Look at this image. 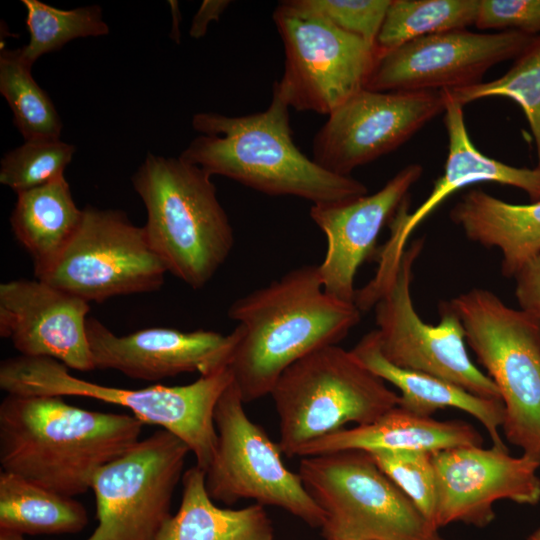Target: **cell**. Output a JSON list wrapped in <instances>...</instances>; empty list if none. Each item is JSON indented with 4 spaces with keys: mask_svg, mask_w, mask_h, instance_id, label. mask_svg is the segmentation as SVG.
<instances>
[{
    "mask_svg": "<svg viewBox=\"0 0 540 540\" xmlns=\"http://www.w3.org/2000/svg\"><path fill=\"white\" fill-rule=\"evenodd\" d=\"M0 540H26V539L24 537V534L18 531L0 527Z\"/></svg>",
    "mask_w": 540,
    "mask_h": 540,
    "instance_id": "8d00e7d4",
    "label": "cell"
},
{
    "mask_svg": "<svg viewBox=\"0 0 540 540\" xmlns=\"http://www.w3.org/2000/svg\"><path fill=\"white\" fill-rule=\"evenodd\" d=\"M422 173L421 165L410 164L374 194L311 206L309 215L327 239L325 258L318 265L326 293L354 303L358 268L373 251L383 227L409 199V190Z\"/></svg>",
    "mask_w": 540,
    "mask_h": 540,
    "instance_id": "d6986e66",
    "label": "cell"
},
{
    "mask_svg": "<svg viewBox=\"0 0 540 540\" xmlns=\"http://www.w3.org/2000/svg\"><path fill=\"white\" fill-rule=\"evenodd\" d=\"M244 404L232 381L215 406L217 447L205 472L210 497L229 505L253 499L256 504L280 507L310 526L321 528V509L298 473L284 465L279 445L248 417Z\"/></svg>",
    "mask_w": 540,
    "mask_h": 540,
    "instance_id": "8fae6325",
    "label": "cell"
},
{
    "mask_svg": "<svg viewBox=\"0 0 540 540\" xmlns=\"http://www.w3.org/2000/svg\"><path fill=\"white\" fill-rule=\"evenodd\" d=\"M360 317L355 303L325 292L318 265L292 269L235 300L228 318L238 322L242 335L228 367L243 402L270 394L286 368L337 345Z\"/></svg>",
    "mask_w": 540,
    "mask_h": 540,
    "instance_id": "7a4b0ae2",
    "label": "cell"
},
{
    "mask_svg": "<svg viewBox=\"0 0 540 540\" xmlns=\"http://www.w3.org/2000/svg\"><path fill=\"white\" fill-rule=\"evenodd\" d=\"M68 369L49 357H10L0 364V388L6 394L86 397L129 409L143 424L160 426L184 441L196 466L207 471L217 447L215 406L233 381L229 367L186 385L139 389L90 382Z\"/></svg>",
    "mask_w": 540,
    "mask_h": 540,
    "instance_id": "5b68a950",
    "label": "cell"
},
{
    "mask_svg": "<svg viewBox=\"0 0 540 540\" xmlns=\"http://www.w3.org/2000/svg\"><path fill=\"white\" fill-rule=\"evenodd\" d=\"M380 469L434 525L437 483L432 453L420 450L369 452Z\"/></svg>",
    "mask_w": 540,
    "mask_h": 540,
    "instance_id": "1f68e13d",
    "label": "cell"
},
{
    "mask_svg": "<svg viewBox=\"0 0 540 540\" xmlns=\"http://www.w3.org/2000/svg\"><path fill=\"white\" fill-rule=\"evenodd\" d=\"M532 37L519 31L467 29L424 36L384 53L365 89L442 91L473 86L492 66L515 59Z\"/></svg>",
    "mask_w": 540,
    "mask_h": 540,
    "instance_id": "9a60e30c",
    "label": "cell"
},
{
    "mask_svg": "<svg viewBox=\"0 0 540 540\" xmlns=\"http://www.w3.org/2000/svg\"><path fill=\"white\" fill-rule=\"evenodd\" d=\"M462 106L482 98L501 96L522 108L530 126L540 169V33L533 36L511 68L497 79L446 90Z\"/></svg>",
    "mask_w": 540,
    "mask_h": 540,
    "instance_id": "f546056e",
    "label": "cell"
},
{
    "mask_svg": "<svg viewBox=\"0 0 540 540\" xmlns=\"http://www.w3.org/2000/svg\"><path fill=\"white\" fill-rule=\"evenodd\" d=\"M351 352L370 371L399 389L400 407L426 417L445 408L459 409L484 426L493 446L507 448L499 434L504 421L501 399L480 397L441 378L395 366L382 355L376 330L364 335Z\"/></svg>",
    "mask_w": 540,
    "mask_h": 540,
    "instance_id": "7402d4cb",
    "label": "cell"
},
{
    "mask_svg": "<svg viewBox=\"0 0 540 540\" xmlns=\"http://www.w3.org/2000/svg\"><path fill=\"white\" fill-rule=\"evenodd\" d=\"M445 105L443 91L363 89L328 115L314 137L312 159L334 174L350 176L403 145Z\"/></svg>",
    "mask_w": 540,
    "mask_h": 540,
    "instance_id": "5bb4252c",
    "label": "cell"
},
{
    "mask_svg": "<svg viewBox=\"0 0 540 540\" xmlns=\"http://www.w3.org/2000/svg\"><path fill=\"white\" fill-rule=\"evenodd\" d=\"M424 247L416 239L403 252L380 259L371 282L356 291L354 303L363 312L374 306L382 355L403 369L426 373L484 398L501 399L492 379L471 361L465 332L447 302L440 304V322H424L413 306V266Z\"/></svg>",
    "mask_w": 540,
    "mask_h": 540,
    "instance_id": "8992f818",
    "label": "cell"
},
{
    "mask_svg": "<svg viewBox=\"0 0 540 540\" xmlns=\"http://www.w3.org/2000/svg\"><path fill=\"white\" fill-rule=\"evenodd\" d=\"M514 279L520 310L540 324V255L526 263Z\"/></svg>",
    "mask_w": 540,
    "mask_h": 540,
    "instance_id": "e575fe53",
    "label": "cell"
},
{
    "mask_svg": "<svg viewBox=\"0 0 540 540\" xmlns=\"http://www.w3.org/2000/svg\"><path fill=\"white\" fill-rule=\"evenodd\" d=\"M437 483L434 526L452 523L477 528L495 519L498 500L536 505L540 501V464L507 448L457 447L432 453Z\"/></svg>",
    "mask_w": 540,
    "mask_h": 540,
    "instance_id": "2e32d148",
    "label": "cell"
},
{
    "mask_svg": "<svg viewBox=\"0 0 540 540\" xmlns=\"http://www.w3.org/2000/svg\"><path fill=\"white\" fill-rule=\"evenodd\" d=\"M483 436L463 420H437L399 405L372 423L343 428L304 446L300 457L342 450H420L435 453L457 447L482 446Z\"/></svg>",
    "mask_w": 540,
    "mask_h": 540,
    "instance_id": "44dd1931",
    "label": "cell"
},
{
    "mask_svg": "<svg viewBox=\"0 0 540 540\" xmlns=\"http://www.w3.org/2000/svg\"><path fill=\"white\" fill-rule=\"evenodd\" d=\"M22 4L27 11L30 37L28 43L18 49L31 66L42 55L59 50L71 40L109 33L98 5L63 10L39 0H22Z\"/></svg>",
    "mask_w": 540,
    "mask_h": 540,
    "instance_id": "f1b7e54d",
    "label": "cell"
},
{
    "mask_svg": "<svg viewBox=\"0 0 540 540\" xmlns=\"http://www.w3.org/2000/svg\"><path fill=\"white\" fill-rule=\"evenodd\" d=\"M32 66L19 49L0 54V93L13 113V121L25 141L60 139L62 122L47 93L31 74Z\"/></svg>",
    "mask_w": 540,
    "mask_h": 540,
    "instance_id": "83f0119b",
    "label": "cell"
},
{
    "mask_svg": "<svg viewBox=\"0 0 540 540\" xmlns=\"http://www.w3.org/2000/svg\"><path fill=\"white\" fill-rule=\"evenodd\" d=\"M86 331L95 369H112L138 380L158 381L182 373L213 374L229 366L242 328L223 335L152 327L119 336L95 317Z\"/></svg>",
    "mask_w": 540,
    "mask_h": 540,
    "instance_id": "e0dca14e",
    "label": "cell"
},
{
    "mask_svg": "<svg viewBox=\"0 0 540 540\" xmlns=\"http://www.w3.org/2000/svg\"><path fill=\"white\" fill-rule=\"evenodd\" d=\"M298 475L326 540H445L367 451L301 457Z\"/></svg>",
    "mask_w": 540,
    "mask_h": 540,
    "instance_id": "9c48e42d",
    "label": "cell"
},
{
    "mask_svg": "<svg viewBox=\"0 0 540 540\" xmlns=\"http://www.w3.org/2000/svg\"><path fill=\"white\" fill-rule=\"evenodd\" d=\"M75 150L61 139L24 141L1 159L0 183L17 194L55 181L64 177Z\"/></svg>",
    "mask_w": 540,
    "mask_h": 540,
    "instance_id": "4dcf8cb0",
    "label": "cell"
},
{
    "mask_svg": "<svg viewBox=\"0 0 540 540\" xmlns=\"http://www.w3.org/2000/svg\"><path fill=\"white\" fill-rule=\"evenodd\" d=\"M143 425L132 414L86 410L61 396L6 394L0 403L1 470L74 497L140 440Z\"/></svg>",
    "mask_w": 540,
    "mask_h": 540,
    "instance_id": "6da1fadb",
    "label": "cell"
},
{
    "mask_svg": "<svg viewBox=\"0 0 540 540\" xmlns=\"http://www.w3.org/2000/svg\"><path fill=\"white\" fill-rule=\"evenodd\" d=\"M182 487L180 506L157 540H273L264 506L218 507L206 489L205 472L196 465L184 472Z\"/></svg>",
    "mask_w": 540,
    "mask_h": 540,
    "instance_id": "d4e9b609",
    "label": "cell"
},
{
    "mask_svg": "<svg viewBox=\"0 0 540 540\" xmlns=\"http://www.w3.org/2000/svg\"><path fill=\"white\" fill-rule=\"evenodd\" d=\"M474 25L535 36L540 33V0H480Z\"/></svg>",
    "mask_w": 540,
    "mask_h": 540,
    "instance_id": "836d02e7",
    "label": "cell"
},
{
    "mask_svg": "<svg viewBox=\"0 0 540 540\" xmlns=\"http://www.w3.org/2000/svg\"><path fill=\"white\" fill-rule=\"evenodd\" d=\"M230 3L228 0H204L192 19L190 36L195 39L203 37L209 23L219 20Z\"/></svg>",
    "mask_w": 540,
    "mask_h": 540,
    "instance_id": "d590c367",
    "label": "cell"
},
{
    "mask_svg": "<svg viewBox=\"0 0 540 540\" xmlns=\"http://www.w3.org/2000/svg\"><path fill=\"white\" fill-rule=\"evenodd\" d=\"M87 301L35 278L0 284V335L20 353L95 369L86 331Z\"/></svg>",
    "mask_w": 540,
    "mask_h": 540,
    "instance_id": "ac0fdd59",
    "label": "cell"
},
{
    "mask_svg": "<svg viewBox=\"0 0 540 540\" xmlns=\"http://www.w3.org/2000/svg\"><path fill=\"white\" fill-rule=\"evenodd\" d=\"M270 395L279 416V448L298 456L307 444L348 423L374 422L399 405L400 395L338 345L322 347L286 368Z\"/></svg>",
    "mask_w": 540,
    "mask_h": 540,
    "instance_id": "52a82bcc",
    "label": "cell"
},
{
    "mask_svg": "<svg viewBox=\"0 0 540 540\" xmlns=\"http://www.w3.org/2000/svg\"><path fill=\"white\" fill-rule=\"evenodd\" d=\"M83 217L68 182L61 177L17 193L10 225L33 260L35 278L47 274L62 256Z\"/></svg>",
    "mask_w": 540,
    "mask_h": 540,
    "instance_id": "cb8c5ba5",
    "label": "cell"
},
{
    "mask_svg": "<svg viewBox=\"0 0 540 540\" xmlns=\"http://www.w3.org/2000/svg\"><path fill=\"white\" fill-rule=\"evenodd\" d=\"M189 453L184 441L160 428L100 468L90 488L98 524L86 540H157Z\"/></svg>",
    "mask_w": 540,
    "mask_h": 540,
    "instance_id": "7c38bea8",
    "label": "cell"
},
{
    "mask_svg": "<svg viewBox=\"0 0 540 540\" xmlns=\"http://www.w3.org/2000/svg\"><path fill=\"white\" fill-rule=\"evenodd\" d=\"M447 303L499 390L505 438L540 464V324L487 289H470Z\"/></svg>",
    "mask_w": 540,
    "mask_h": 540,
    "instance_id": "ba28073f",
    "label": "cell"
},
{
    "mask_svg": "<svg viewBox=\"0 0 540 540\" xmlns=\"http://www.w3.org/2000/svg\"><path fill=\"white\" fill-rule=\"evenodd\" d=\"M273 21L284 47V71L273 91L296 111L329 115L366 88L381 53L321 15L281 1Z\"/></svg>",
    "mask_w": 540,
    "mask_h": 540,
    "instance_id": "30bf717a",
    "label": "cell"
},
{
    "mask_svg": "<svg viewBox=\"0 0 540 540\" xmlns=\"http://www.w3.org/2000/svg\"><path fill=\"white\" fill-rule=\"evenodd\" d=\"M336 27L375 44L391 0H295Z\"/></svg>",
    "mask_w": 540,
    "mask_h": 540,
    "instance_id": "d6a6232c",
    "label": "cell"
},
{
    "mask_svg": "<svg viewBox=\"0 0 540 540\" xmlns=\"http://www.w3.org/2000/svg\"><path fill=\"white\" fill-rule=\"evenodd\" d=\"M444 124L448 136V156L444 173L435 181L429 196L411 214L408 200L394 217L392 235L384 247L388 254H400L409 236L452 193L477 182H495L519 188L532 202L540 201V169L519 168L481 153L472 143L465 125L463 106L446 90Z\"/></svg>",
    "mask_w": 540,
    "mask_h": 540,
    "instance_id": "ffe728a7",
    "label": "cell"
},
{
    "mask_svg": "<svg viewBox=\"0 0 540 540\" xmlns=\"http://www.w3.org/2000/svg\"><path fill=\"white\" fill-rule=\"evenodd\" d=\"M168 273L143 226L125 212L87 206L70 244L40 280L88 303L159 290Z\"/></svg>",
    "mask_w": 540,
    "mask_h": 540,
    "instance_id": "4fadbf2b",
    "label": "cell"
},
{
    "mask_svg": "<svg viewBox=\"0 0 540 540\" xmlns=\"http://www.w3.org/2000/svg\"><path fill=\"white\" fill-rule=\"evenodd\" d=\"M88 520L86 508L73 497L1 470V528L29 535L75 534Z\"/></svg>",
    "mask_w": 540,
    "mask_h": 540,
    "instance_id": "484cf974",
    "label": "cell"
},
{
    "mask_svg": "<svg viewBox=\"0 0 540 540\" xmlns=\"http://www.w3.org/2000/svg\"><path fill=\"white\" fill-rule=\"evenodd\" d=\"M200 133L180 157L209 175H220L271 196H294L312 205L353 200L368 194L351 176L334 174L295 145L289 106L273 91L261 112L227 116L197 113Z\"/></svg>",
    "mask_w": 540,
    "mask_h": 540,
    "instance_id": "3957f363",
    "label": "cell"
},
{
    "mask_svg": "<svg viewBox=\"0 0 540 540\" xmlns=\"http://www.w3.org/2000/svg\"><path fill=\"white\" fill-rule=\"evenodd\" d=\"M526 540H540V528L532 532Z\"/></svg>",
    "mask_w": 540,
    "mask_h": 540,
    "instance_id": "74e56055",
    "label": "cell"
},
{
    "mask_svg": "<svg viewBox=\"0 0 540 540\" xmlns=\"http://www.w3.org/2000/svg\"><path fill=\"white\" fill-rule=\"evenodd\" d=\"M211 177L180 156L148 153L131 180L146 209L152 249L168 273L193 289L214 277L234 245Z\"/></svg>",
    "mask_w": 540,
    "mask_h": 540,
    "instance_id": "277c9868",
    "label": "cell"
},
{
    "mask_svg": "<svg viewBox=\"0 0 540 540\" xmlns=\"http://www.w3.org/2000/svg\"><path fill=\"white\" fill-rule=\"evenodd\" d=\"M480 0H391L376 38L381 53L415 39L475 24Z\"/></svg>",
    "mask_w": 540,
    "mask_h": 540,
    "instance_id": "4316f807",
    "label": "cell"
},
{
    "mask_svg": "<svg viewBox=\"0 0 540 540\" xmlns=\"http://www.w3.org/2000/svg\"><path fill=\"white\" fill-rule=\"evenodd\" d=\"M465 236L500 250L501 272L511 278L540 255V201L512 204L480 189L465 193L450 210Z\"/></svg>",
    "mask_w": 540,
    "mask_h": 540,
    "instance_id": "603a6c76",
    "label": "cell"
}]
</instances>
